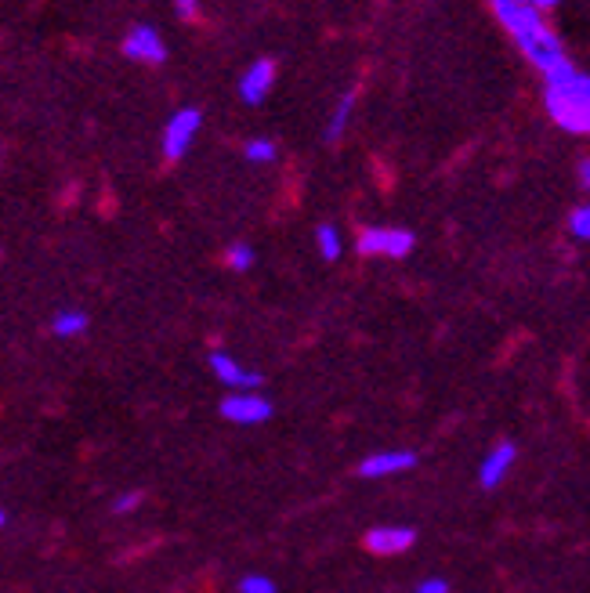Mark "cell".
<instances>
[{
  "instance_id": "obj_1",
  "label": "cell",
  "mask_w": 590,
  "mask_h": 593,
  "mask_svg": "<svg viewBox=\"0 0 590 593\" xmlns=\"http://www.w3.org/2000/svg\"><path fill=\"white\" fill-rule=\"evenodd\" d=\"M489 8H493V15L500 19V26L514 37V44H518V51L525 55V62H533L543 76L569 62L562 40L554 37L551 26L543 22L540 8L525 4V0H489Z\"/></svg>"
},
{
  "instance_id": "obj_4",
  "label": "cell",
  "mask_w": 590,
  "mask_h": 593,
  "mask_svg": "<svg viewBox=\"0 0 590 593\" xmlns=\"http://www.w3.org/2000/svg\"><path fill=\"white\" fill-rule=\"evenodd\" d=\"M200 127H203L200 109H192V105L189 109H178V113L167 120V127H163V156H167V160H181V156L192 149Z\"/></svg>"
},
{
  "instance_id": "obj_3",
  "label": "cell",
  "mask_w": 590,
  "mask_h": 593,
  "mask_svg": "<svg viewBox=\"0 0 590 593\" xmlns=\"http://www.w3.org/2000/svg\"><path fill=\"white\" fill-rule=\"evenodd\" d=\"M417 236H413L410 228H366L359 232L355 239V250L362 257H388V261H402V257L410 254Z\"/></svg>"
},
{
  "instance_id": "obj_14",
  "label": "cell",
  "mask_w": 590,
  "mask_h": 593,
  "mask_svg": "<svg viewBox=\"0 0 590 593\" xmlns=\"http://www.w3.org/2000/svg\"><path fill=\"white\" fill-rule=\"evenodd\" d=\"M87 330V315L84 311H77V308H62V311H55V319H51V333L55 337H80V333Z\"/></svg>"
},
{
  "instance_id": "obj_19",
  "label": "cell",
  "mask_w": 590,
  "mask_h": 593,
  "mask_svg": "<svg viewBox=\"0 0 590 593\" xmlns=\"http://www.w3.org/2000/svg\"><path fill=\"white\" fill-rule=\"evenodd\" d=\"M142 492H120V496L113 499V514H131L134 507H142Z\"/></svg>"
},
{
  "instance_id": "obj_23",
  "label": "cell",
  "mask_w": 590,
  "mask_h": 593,
  "mask_svg": "<svg viewBox=\"0 0 590 593\" xmlns=\"http://www.w3.org/2000/svg\"><path fill=\"white\" fill-rule=\"evenodd\" d=\"M529 4H533V8H540V11H551V8H558L562 0H529Z\"/></svg>"
},
{
  "instance_id": "obj_6",
  "label": "cell",
  "mask_w": 590,
  "mask_h": 593,
  "mask_svg": "<svg viewBox=\"0 0 590 593\" xmlns=\"http://www.w3.org/2000/svg\"><path fill=\"white\" fill-rule=\"evenodd\" d=\"M207 366H210V373H214V380H221L229 391H257V387H261V373L247 369L239 358H232L229 351H210Z\"/></svg>"
},
{
  "instance_id": "obj_13",
  "label": "cell",
  "mask_w": 590,
  "mask_h": 593,
  "mask_svg": "<svg viewBox=\"0 0 590 593\" xmlns=\"http://www.w3.org/2000/svg\"><path fill=\"white\" fill-rule=\"evenodd\" d=\"M315 250H319V257H323L326 264L341 261V254H344V236H341V228L330 225V221H323V225L315 228Z\"/></svg>"
},
{
  "instance_id": "obj_2",
  "label": "cell",
  "mask_w": 590,
  "mask_h": 593,
  "mask_svg": "<svg viewBox=\"0 0 590 593\" xmlns=\"http://www.w3.org/2000/svg\"><path fill=\"white\" fill-rule=\"evenodd\" d=\"M543 105L565 134H590V76L569 62L543 76Z\"/></svg>"
},
{
  "instance_id": "obj_22",
  "label": "cell",
  "mask_w": 590,
  "mask_h": 593,
  "mask_svg": "<svg viewBox=\"0 0 590 593\" xmlns=\"http://www.w3.org/2000/svg\"><path fill=\"white\" fill-rule=\"evenodd\" d=\"M576 174H580V185H583V189L590 192V156H583L580 167H576Z\"/></svg>"
},
{
  "instance_id": "obj_12",
  "label": "cell",
  "mask_w": 590,
  "mask_h": 593,
  "mask_svg": "<svg viewBox=\"0 0 590 593\" xmlns=\"http://www.w3.org/2000/svg\"><path fill=\"white\" fill-rule=\"evenodd\" d=\"M355 105H359V95H355V91H348V95L337 98V105L330 109V120H326V131H323V138L330 145L341 142L344 134H348V127H352V116H355Z\"/></svg>"
},
{
  "instance_id": "obj_21",
  "label": "cell",
  "mask_w": 590,
  "mask_h": 593,
  "mask_svg": "<svg viewBox=\"0 0 590 593\" xmlns=\"http://www.w3.org/2000/svg\"><path fill=\"white\" fill-rule=\"evenodd\" d=\"M174 11H178L181 19H192L200 11V0H174Z\"/></svg>"
},
{
  "instance_id": "obj_7",
  "label": "cell",
  "mask_w": 590,
  "mask_h": 593,
  "mask_svg": "<svg viewBox=\"0 0 590 593\" xmlns=\"http://www.w3.org/2000/svg\"><path fill=\"white\" fill-rule=\"evenodd\" d=\"M276 87V62L272 58H257L239 76V98L243 105H261Z\"/></svg>"
},
{
  "instance_id": "obj_15",
  "label": "cell",
  "mask_w": 590,
  "mask_h": 593,
  "mask_svg": "<svg viewBox=\"0 0 590 593\" xmlns=\"http://www.w3.org/2000/svg\"><path fill=\"white\" fill-rule=\"evenodd\" d=\"M279 149L272 138H250L247 145H243V160L254 163V167H265V163H276Z\"/></svg>"
},
{
  "instance_id": "obj_20",
  "label": "cell",
  "mask_w": 590,
  "mask_h": 593,
  "mask_svg": "<svg viewBox=\"0 0 590 593\" xmlns=\"http://www.w3.org/2000/svg\"><path fill=\"white\" fill-rule=\"evenodd\" d=\"M413 593H449V579H442V575H424Z\"/></svg>"
},
{
  "instance_id": "obj_18",
  "label": "cell",
  "mask_w": 590,
  "mask_h": 593,
  "mask_svg": "<svg viewBox=\"0 0 590 593\" xmlns=\"http://www.w3.org/2000/svg\"><path fill=\"white\" fill-rule=\"evenodd\" d=\"M569 232L580 243H590V203H583V207H576L569 214Z\"/></svg>"
},
{
  "instance_id": "obj_10",
  "label": "cell",
  "mask_w": 590,
  "mask_h": 593,
  "mask_svg": "<svg viewBox=\"0 0 590 593\" xmlns=\"http://www.w3.org/2000/svg\"><path fill=\"white\" fill-rule=\"evenodd\" d=\"M514 460H518V449L511 442H496L493 449L486 452V460L478 463V481H482V489H500L504 478L511 474Z\"/></svg>"
},
{
  "instance_id": "obj_11",
  "label": "cell",
  "mask_w": 590,
  "mask_h": 593,
  "mask_svg": "<svg viewBox=\"0 0 590 593\" xmlns=\"http://www.w3.org/2000/svg\"><path fill=\"white\" fill-rule=\"evenodd\" d=\"M413 543H417V532H413L410 525H381V528H373L370 536H366L370 554H377V557L406 554Z\"/></svg>"
},
{
  "instance_id": "obj_8",
  "label": "cell",
  "mask_w": 590,
  "mask_h": 593,
  "mask_svg": "<svg viewBox=\"0 0 590 593\" xmlns=\"http://www.w3.org/2000/svg\"><path fill=\"white\" fill-rule=\"evenodd\" d=\"M417 467V452L410 449H381V452H370L366 460L359 463V474L362 478H391V474H406Z\"/></svg>"
},
{
  "instance_id": "obj_9",
  "label": "cell",
  "mask_w": 590,
  "mask_h": 593,
  "mask_svg": "<svg viewBox=\"0 0 590 593\" xmlns=\"http://www.w3.org/2000/svg\"><path fill=\"white\" fill-rule=\"evenodd\" d=\"M124 55L131 62H145V66H160L167 58V44L153 26H134L124 37Z\"/></svg>"
},
{
  "instance_id": "obj_5",
  "label": "cell",
  "mask_w": 590,
  "mask_h": 593,
  "mask_svg": "<svg viewBox=\"0 0 590 593\" xmlns=\"http://www.w3.org/2000/svg\"><path fill=\"white\" fill-rule=\"evenodd\" d=\"M221 416H225L229 424L257 427L272 416V402H268L265 395H257V391H232V395L221 398Z\"/></svg>"
},
{
  "instance_id": "obj_24",
  "label": "cell",
  "mask_w": 590,
  "mask_h": 593,
  "mask_svg": "<svg viewBox=\"0 0 590 593\" xmlns=\"http://www.w3.org/2000/svg\"><path fill=\"white\" fill-rule=\"evenodd\" d=\"M4 525H8V514H4V510H0V528H4Z\"/></svg>"
},
{
  "instance_id": "obj_25",
  "label": "cell",
  "mask_w": 590,
  "mask_h": 593,
  "mask_svg": "<svg viewBox=\"0 0 590 593\" xmlns=\"http://www.w3.org/2000/svg\"><path fill=\"white\" fill-rule=\"evenodd\" d=\"M525 4H529V0H525Z\"/></svg>"
},
{
  "instance_id": "obj_16",
  "label": "cell",
  "mask_w": 590,
  "mask_h": 593,
  "mask_svg": "<svg viewBox=\"0 0 590 593\" xmlns=\"http://www.w3.org/2000/svg\"><path fill=\"white\" fill-rule=\"evenodd\" d=\"M254 261H257V254L250 243H232L229 250H225V264H229L232 272H250Z\"/></svg>"
},
{
  "instance_id": "obj_17",
  "label": "cell",
  "mask_w": 590,
  "mask_h": 593,
  "mask_svg": "<svg viewBox=\"0 0 590 593\" xmlns=\"http://www.w3.org/2000/svg\"><path fill=\"white\" fill-rule=\"evenodd\" d=\"M236 590L239 593H279V586H276V579H268V575L250 572V575H243V579H239Z\"/></svg>"
}]
</instances>
